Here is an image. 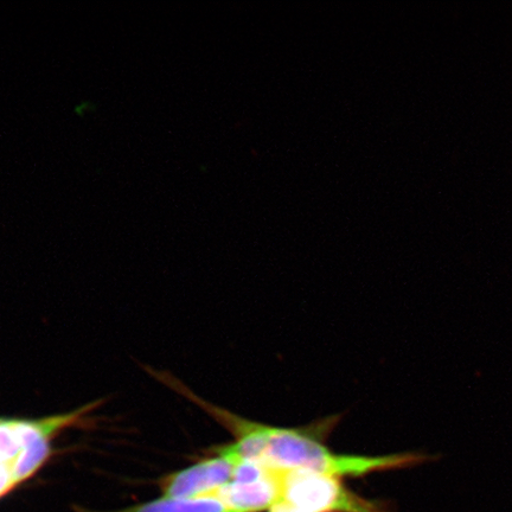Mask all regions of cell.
<instances>
[{"label":"cell","instance_id":"cell-1","mask_svg":"<svg viewBox=\"0 0 512 512\" xmlns=\"http://www.w3.org/2000/svg\"><path fill=\"white\" fill-rule=\"evenodd\" d=\"M437 457L425 453L390 454L381 457L342 456L302 430L270 426L264 464L280 470H305L341 478L407 469L431 463Z\"/></svg>","mask_w":512,"mask_h":512},{"label":"cell","instance_id":"cell-2","mask_svg":"<svg viewBox=\"0 0 512 512\" xmlns=\"http://www.w3.org/2000/svg\"><path fill=\"white\" fill-rule=\"evenodd\" d=\"M281 502L310 512H389L386 505L351 492L339 478L305 470H280Z\"/></svg>","mask_w":512,"mask_h":512},{"label":"cell","instance_id":"cell-3","mask_svg":"<svg viewBox=\"0 0 512 512\" xmlns=\"http://www.w3.org/2000/svg\"><path fill=\"white\" fill-rule=\"evenodd\" d=\"M238 458L216 452V456L170 473L160 479L159 486L163 497L201 498L210 497L222 486L232 482L235 464Z\"/></svg>","mask_w":512,"mask_h":512},{"label":"cell","instance_id":"cell-4","mask_svg":"<svg viewBox=\"0 0 512 512\" xmlns=\"http://www.w3.org/2000/svg\"><path fill=\"white\" fill-rule=\"evenodd\" d=\"M88 408L78 412L50 416L40 420H29L24 432V446L12 465L15 484H21L34 476L50 456V440L63 428L72 426Z\"/></svg>","mask_w":512,"mask_h":512},{"label":"cell","instance_id":"cell-5","mask_svg":"<svg viewBox=\"0 0 512 512\" xmlns=\"http://www.w3.org/2000/svg\"><path fill=\"white\" fill-rule=\"evenodd\" d=\"M233 512H261L270 510L281 502L279 469L271 477L259 482L239 484L230 482L217 490L213 496Z\"/></svg>","mask_w":512,"mask_h":512},{"label":"cell","instance_id":"cell-6","mask_svg":"<svg viewBox=\"0 0 512 512\" xmlns=\"http://www.w3.org/2000/svg\"><path fill=\"white\" fill-rule=\"evenodd\" d=\"M76 512H233L216 497L168 498L160 497L155 501L133 505L114 511H94L76 507Z\"/></svg>","mask_w":512,"mask_h":512},{"label":"cell","instance_id":"cell-7","mask_svg":"<svg viewBox=\"0 0 512 512\" xmlns=\"http://www.w3.org/2000/svg\"><path fill=\"white\" fill-rule=\"evenodd\" d=\"M268 512H310L304 509H300L296 507V505H292L286 502H279L274 505Z\"/></svg>","mask_w":512,"mask_h":512}]
</instances>
